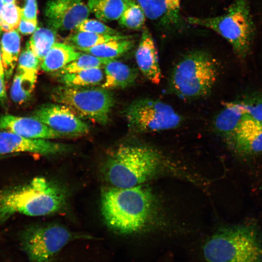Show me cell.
Masks as SVG:
<instances>
[{
  "label": "cell",
  "instance_id": "4fadbf2b",
  "mask_svg": "<svg viewBox=\"0 0 262 262\" xmlns=\"http://www.w3.org/2000/svg\"><path fill=\"white\" fill-rule=\"evenodd\" d=\"M238 153L252 157L262 153V121L247 115L233 127L225 139Z\"/></svg>",
  "mask_w": 262,
  "mask_h": 262
},
{
  "label": "cell",
  "instance_id": "d4e9b609",
  "mask_svg": "<svg viewBox=\"0 0 262 262\" xmlns=\"http://www.w3.org/2000/svg\"><path fill=\"white\" fill-rule=\"evenodd\" d=\"M36 79L16 71L10 90L12 99L18 104L26 101L31 96Z\"/></svg>",
  "mask_w": 262,
  "mask_h": 262
},
{
  "label": "cell",
  "instance_id": "603a6c76",
  "mask_svg": "<svg viewBox=\"0 0 262 262\" xmlns=\"http://www.w3.org/2000/svg\"><path fill=\"white\" fill-rule=\"evenodd\" d=\"M56 31L52 29L37 27L26 43L41 63L55 43Z\"/></svg>",
  "mask_w": 262,
  "mask_h": 262
},
{
  "label": "cell",
  "instance_id": "4316f807",
  "mask_svg": "<svg viewBox=\"0 0 262 262\" xmlns=\"http://www.w3.org/2000/svg\"><path fill=\"white\" fill-rule=\"evenodd\" d=\"M145 13L136 0H130L119 19V23L130 29L142 30L146 21Z\"/></svg>",
  "mask_w": 262,
  "mask_h": 262
},
{
  "label": "cell",
  "instance_id": "1f68e13d",
  "mask_svg": "<svg viewBox=\"0 0 262 262\" xmlns=\"http://www.w3.org/2000/svg\"><path fill=\"white\" fill-rule=\"evenodd\" d=\"M37 24L21 18L17 29L24 35L33 34L37 28Z\"/></svg>",
  "mask_w": 262,
  "mask_h": 262
},
{
  "label": "cell",
  "instance_id": "44dd1931",
  "mask_svg": "<svg viewBox=\"0 0 262 262\" xmlns=\"http://www.w3.org/2000/svg\"><path fill=\"white\" fill-rule=\"evenodd\" d=\"M135 41L131 38L108 41L90 48L79 50L104 59H114L131 50Z\"/></svg>",
  "mask_w": 262,
  "mask_h": 262
},
{
  "label": "cell",
  "instance_id": "d590c367",
  "mask_svg": "<svg viewBox=\"0 0 262 262\" xmlns=\"http://www.w3.org/2000/svg\"><path fill=\"white\" fill-rule=\"evenodd\" d=\"M14 0H3V4L13 2Z\"/></svg>",
  "mask_w": 262,
  "mask_h": 262
},
{
  "label": "cell",
  "instance_id": "484cf974",
  "mask_svg": "<svg viewBox=\"0 0 262 262\" xmlns=\"http://www.w3.org/2000/svg\"><path fill=\"white\" fill-rule=\"evenodd\" d=\"M111 60L100 58L87 53H82L77 59L72 61L54 73L58 76L92 68H101Z\"/></svg>",
  "mask_w": 262,
  "mask_h": 262
},
{
  "label": "cell",
  "instance_id": "ffe728a7",
  "mask_svg": "<svg viewBox=\"0 0 262 262\" xmlns=\"http://www.w3.org/2000/svg\"><path fill=\"white\" fill-rule=\"evenodd\" d=\"M130 0H88L87 6L90 12L103 22L118 19Z\"/></svg>",
  "mask_w": 262,
  "mask_h": 262
},
{
  "label": "cell",
  "instance_id": "277c9868",
  "mask_svg": "<svg viewBox=\"0 0 262 262\" xmlns=\"http://www.w3.org/2000/svg\"><path fill=\"white\" fill-rule=\"evenodd\" d=\"M201 252L205 262H262V234L252 220L224 227L206 239Z\"/></svg>",
  "mask_w": 262,
  "mask_h": 262
},
{
  "label": "cell",
  "instance_id": "3957f363",
  "mask_svg": "<svg viewBox=\"0 0 262 262\" xmlns=\"http://www.w3.org/2000/svg\"><path fill=\"white\" fill-rule=\"evenodd\" d=\"M66 190L43 177L0 192V222L16 213L38 216L62 210L66 205Z\"/></svg>",
  "mask_w": 262,
  "mask_h": 262
},
{
  "label": "cell",
  "instance_id": "d6986e66",
  "mask_svg": "<svg viewBox=\"0 0 262 262\" xmlns=\"http://www.w3.org/2000/svg\"><path fill=\"white\" fill-rule=\"evenodd\" d=\"M20 49V36L16 30L4 32L0 40L2 64L5 80L13 75L17 65Z\"/></svg>",
  "mask_w": 262,
  "mask_h": 262
},
{
  "label": "cell",
  "instance_id": "7c38bea8",
  "mask_svg": "<svg viewBox=\"0 0 262 262\" xmlns=\"http://www.w3.org/2000/svg\"><path fill=\"white\" fill-rule=\"evenodd\" d=\"M90 12L84 0H50L44 10L48 25L55 31L75 29Z\"/></svg>",
  "mask_w": 262,
  "mask_h": 262
},
{
  "label": "cell",
  "instance_id": "5b68a950",
  "mask_svg": "<svg viewBox=\"0 0 262 262\" xmlns=\"http://www.w3.org/2000/svg\"><path fill=\"white\" fill-rule=\"evenodd\" d=\"M219 75L217 60L209 51L195 49L182 55L172 68L168 89L185 100H195L208 96Z\"/></svg>",
  "mask_w": 262,
  "mask_h": 262
},
{
  "label": "cell",
  "instance_id": "4dcf8cb0",
  "mask_svg": "<svg viewBox=\"0 0 262 262\" xmlns=\"http://www.w3.org/2000/svg\"><path fill=\"white\" fill-rule=\"evenodd\" d=\"M13 2L20 12L21 18L37 23L36 0H14Z\"/></svg>",
  "mask_w": 262,
  "mask_h": 262
},
{
  "label": "cell",
  "instance_id": "ac0fdd59",
  "mask_svg": "<svg viewBox=\"0 0 262 262\" xmlns=\"http://www.w3.org/2000/svg\"><path fill=\"white\" fill-rule=\"evenodd\" d=\"M69 44L55 43L48 52L41 63L42 70L54 73L82 54Z\"/></svg>",
  "mask_w": 262,
  "mask_h": 262
},
{
  "label": "cell",
  "instance_id": "2e32d148",
  "mask_svg": "<svg viewBox=\"0 0 262 262\" xmlns=\"http://www.w3.org/2000/svg\"><path fill=\"white\" fill-rule=\"evenodd\" d=\"M135 56L143 75L152 83L159 84L162 76L158 51L152 35L146 27L142 29Z\"/></svg>",
  "mask_w": 262,
  "mask_h": 262
},
{
  "label": "cell",
  "instance_id": "7402d4cb",
  "mask_svg": "<svg viewBox=\"0 0 262 262\" xmlns=\"http://www.w3.org/2000/svg\"><path fill=\"white\" fill-rule=\"evenodd\" d=\"M64 85L70 87H87L100 84L104 80L101 68H96L57 76Z\"/></svg>",
  "mask_w": 262,
  "mask_h": 262
},
{
  "label": "cell",
  "instance_id": "30bf717a",
  "mask_svg": "<svg viewBox=\"0 0 262 262\" xmlns=\"http://www.w3.org/2000/svg\"><path fill=\"white\" fill-rule=\"evenodd\" d=\"M136 1L143 10L146 17L164 34H178L182 32L188 24L181 14L182 0Z\"/></svg>",
  "mask_w": 262,
  "mask_h": 262
},
{
  "label": "cell",
  "instance_id": "7a4b0ae2",
  "mask_svg": "<svg viewBox=\"0 0 262 262\" xmlns=\"http://www.w3.org/2000/svg\"><path fill=\"white\" fill-rule=\"evenodd\" d=\"M163 166L160 153L141 145L123 144L107 155L101 171L113 187L130 188L152 179Z\"/></svg>",
  "mask_w": 262,
  "mask_h": 262
},
{
  "label": "cell",
  "instance_id": "9c48e42d",
  "mask_svg": "<svg viewBox=\"0 0 262 262\" xmlns=\"http://www.w3.org/2000/svg\"><path fill=\"white\" fill-rule=\"evenodd\" d=\"M81 236L59 224L35 226L22 233L21 244L31 262H49L70 241Z\"/></svg>",
  "mask_w": 262,
  "mask_h": 262
},
{
  "label": "cell",
  "instance_id": "83f0119b",
  "mask_svg": "<svg viewBox=\"0 0 262 262\" xmlns=\"http://www.w3.org/2000/svg\"><path fill=\"white\" fill-rule=\"evenodd\" d=\"M41 62L27 44L19 55L16 71L37 79Z\"/></svg>",
  "mask_w": 262,
  "mask_h": 262
},
{
  "label": "cell",
  "instance_id": "8992f818",
  "mask_svg": "<svg viewBox=\"0 0 262 262\" xmlns=\"http://www.w3.org/2000/svg\"><path fill=\"white\" fill-rule=\"evenodd\" d=\"M188 24L213 30L226 39L234 53L245 58L250 49L255 28L246 0H234L222 15L209 17L189 16Z\"/></svg>",
  "mask_w": 262,
  "mask_h": 262
},
{
  "label": "cell",
  "instance_id": "5bb4252c",
  "mask_svg": "<svg viewBox=\"0 0 262 262\" xmlns=\"http://www.w3.org/2000/svg\"><path fill=\"white\" fill-rule=\"evenodd\" d=\"M67 145L49 140L29 138L7 131H0V155L27 152L42 155H51L66 152Z\"/></svg>",
  "mask_w": 262,
  "mask_h": 262
},
{
  "label": "cell",
  "instance_id": "e0dca14e",
  "mask_svg": "<svg viewBox=\"0 0 262 262\" xmlns=\"http://www.w3.org/2000/svg\"><path fill=\"white\" fill-rule=\"evenodd\" d=\"M104 68L105 79L101 87L109 90L131 85L138 76L136 69L115 59L106 64Z\"/></svg>",
  "mask_w": 262,
  "mask_h": 262
},
{
  "label": "cell",
  "instance_id": "f546056e",
  "mask_svg": "<svg viewBox=\"0 0 262 262\" xmlns=\"http://www.w3.org/2000/svg\"><path fill=\"white\" fill-rule=\"evenodd\" d=\"M76 31L88 32L107 35H121V33L105 25L101 22L91 19H86L75 29Z\"/></svg>",
  "mask_w": 262,
  "mask_h": 262
},
{
  "label": "cell",
  "instance_id": "ba28073f",
  "mask_svg": "<svg viewBox=\"0 0 262 262\" xmlns=\"http://www.w3.org/2000/svg\"><path fill=\"white\" fill-rule=\"evenodd\" d=\"M125 116L129 128L135 133H147L176 129L182 124L181 116L169 104L149 98L133 101Z\"/></svg>",
  "mask_w": 262,
  "mask_h": 262
},
{
  "label": "cell",
  "instance_id": "cb8c5ba5",
  "mask_svg": "<svg viewBox=\"0 0 262 262\" xmlns=\"http://www.w3.org/2000/svg\"><path fill=\"white\" fill-rule=\"evenodd\" d=\"M131 36L123 35H107L88 32L77 31L71 34L67 38L70 46L78 49L90 48L102 43L115 40L131 38Z\"/></svg>",
  "mask_w": 262,
  "mask_h": 262
},
{
  "label": "cell",
  "instance_id": "9a60e30c",
  "mask_svg": "<svg viewBox=\"0 0 262 262\" xmlns=\"http://www.w3.org/2000/svg\"><path fill=\"white\" fill-rule=\"evenodd\" d=\"M0 129L29 138L49 140L66 137L33 116L1 115Z\"/></svg>",
  "mask_w": 262,
  "mask_h": 262
},
{
  "label": "cell",
  "instance_id": "e575fe53",
  "mask_svg": "<svg viewBox=\"0 0 262 262\" xmlns=\"http://www.w3.org/2000/svg\"><path fill=\"white\" fill-rule=\"evenodd\" d=\"M3 5V0H0V11H1V8L2 7ZM1 33V32L0 30V34Z\"/></svg>",
  "mask_w": 262,
  "mask_h": 262
},
{
  "label": "cell",
  "instance_id": "8fae6325",
  "mask_svg": "<svg viewBox=\"0 0 262 262\" xmlns=\"http://www.w3.org/2000/svg\"><path fill=\"white\" fill-rule=\"evenodd\" d=\"M32 116L66 137L81 136L89 131L84 121L61 104L43 105L35 110Z\"/></svg>",
  "mask_w": 262,
  "mask_h": 262
},
{
  "label": "cell",
  "instance_id": "f1b7e54d",
  "mask_svg": "<svg viewBox=\"0 0 262 262\" xmlns=\"http://www.w3.org/2000/svg\"><path fill=\"white\" fill-rule=\"evenodd\" d=\"M21 19L20 12L14 2L4 3L0 13L1 32L17 29Z\"/></svg>",
  "mask_w": 262,
  "mask_h": 262
},
{
  "label": "cell",
  "instance_id": "52a82bcc",
  "mask_svg": "<svg viewBox=\"0 0 262 262\" xmlns=\"http://www.w3.org/2000/svg\"><path fill=\"white\" fill-rule=\"evenodd\" d=\"M51 97L55 101L68 107L80 118L101 125L108 123L115 103L113 93L101 86H60L53 90Z\"/></svg>",
  "mask_w": 262,
  "mask_h": 262
},
{
  "label": "cell",
  "instance_id": "836d02e7",
  "mask_svg": "<svg viewBox=\"0 0 262 262\" xmlns=\"http://www.w3.org/2000/svg\"><path fill=\"white\" fill-rule=\"evenodd\" d=\"M0 78L5 82V74L2 64L0 46Z\"/></svg>",
  "mask_w": 262,
  "mask_h": 262
},
{
  "label": "cell",
  "instance_id": "6da1fadb",
  "mask_svg": "<svg viewBox=\"0 0 262 262\" xmlns=\"http://www.w3.org/2000/svg\"><path fill=\"white\" fill-rule=\"evenodd\" d=\"M100 203L105 224L117 233H141L154 223L155 198L143 184L130 188H108L102 192Z\"/></svg>",
  "mask_w": 262,
  "mask_h": 262
},
{
  "label": "cell",
  "instance_id": "d6a6232c",
  "mask_svg": "<svg viewBox=\"0 0 262 262\" xmlns=\"http://www.w3.org/2000/svg\"><path fill=\"white\" fill-rule=\"evenodd\" d=\"M7 102V96L5 86V82L0 78V104L5 106Z\"/></svg>",
  "mask_w": 262,
  "mask_h": 262
}]
</instances>
